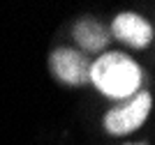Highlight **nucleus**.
Listing matches in <instances>:
<instances>
[{
  "label": "nucleus",
  "instance_id": "f257e3e1",
  "mask_svg": "<svg viewBox=\"0 0 155 145\" xmlns=\"http://www.w3.org/2000/svg\"><path fill=\"white\" fill-rule=\"evenodd\" d=\"M141 67L120 51L102 53L91 65V83L111 99H130L141 88Z\"/></svg>",
  "mask_w": 155,
  "mask_h": 145
},
{
  "label": "nucleus",
  "instance_id": "f03ea898",
  "mask_svg": "<svg viewBox=\"0 0 155 145\" xmlns=\"http://www.w3.org/2000/svg\"><path fill=\"white\" fill-rule=\"evenodd\" d=\"M150 106H153V99L146 90L132 95L125 104L111 108L109 113L104 115V129L114 136H125V134L134 131L146 122L150 113Z\"/></svg>",
  "mask_w": 155,
  "mask_h": 145
},
{
  "label": "nucleus",
  "instance_id": "7ed1b4c3",
  "mask_svg": "<svg viewBox=\"0 0 155 145\" xmlns=\"http://www.w3.org/2000/svg\"><path fill=\"white\" fill-rule=\"evenodd\" d=\"M51 69L63 83L67 85H84L91 81V62L77 49L60 46L51 53Z\"/></svg>",
  "mask_w": 155,
  "mask_h": 145
},
{
  "label": "nucleus",
  "instance_id": "20e7f679",
  "mask_svg": "<svg viewBox=\"0 0 155 145\" xmlns=\"http://www.w3.org/2000/svg\"><path fill=\"white\" fill-rule=\"evenodd\" d=\"M111 32L120 42L134 46V49H143V46H148L153 42V25L134 12H120L118 14L114 19V23H111Z\"/></svg>",
  "mask_w": 155,
  "mask_h": 145
},
{
  "label": "nucleus",
  "instance_id": "39448f33",
  "mask_svg": "<svg viewBox=\"0 0 155 145\" xmlns=\"http://www.w3.org/2000/svg\"><path fill=\"white\" fill-rule=\"evenodd\" d=\"M77 44L86 51H102L109 44V30L95 19H81L72 30Z\"/></svg>",
  "mask_w": 155,
  "mask_h": 145
},
{
  "label": "nucleus",
  "instance_id": "423d86ee",
  "mask_svg": "<svg viewBox=\"0 0 155 145\" xmlns=\"http://www.w3.org/2000/svg\"><path fill=\"white\" fill-rule=\"evenodd\" d=\"M125 145H148V143H125Z\"/></svg>",
  "mask_w": 155,
  "mask_h": 145
}]
</instances>
